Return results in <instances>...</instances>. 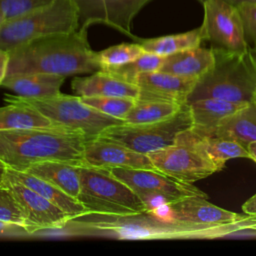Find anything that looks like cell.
Wrapping results in <instances>:
<instances>
[{
	"label": "cell",
	"mask_w": 256,
	"mask_h": 256,
	"mask_svg": "<svg viewBox=\"0 0 256 256\" xmlns=\"http://www.w3.org/2000/svg\"><path fill=\"white\" fill-rule=\"evenodd\" d=\"M244 227L243 220L209 225L161 219L148 212L125 216L86 213L69 219L62 227L43 229L39 234L40 236L92 235L122 240L215 239L225 238L229 233Z\"/></svg>",
	"instance_id": "1"
},
{
	"label": "cell",
	"mask_w": 256,
	"mask_h": 256,
	"mask_svg": "<svg viewBox=\"0 0 256 256\" xmlns=\"http://www.w3.org/2000/svg\"><path fill=\"white\" fill-rule=\"evenodd\" d=\"M101 70L87 41V32L51 36L9 51L8 75L47 73L60 76L94 73Z\"/></svg>",
	"instance_id": "2"
},
{
	"label": "cell",
	"mask_w": 256,
	"mask_h": 256,
	"mask_svg": "<svg viewBox=\"0 0 256 256\" xmlns=\"http://www.w3.org/2000/svg\"><path fill=\"white\" fill-rule=\"evenodd\" d=\"M86 136L65 126L0 129V161L7 169L26 171L33 164L61 160L84 163Z\"/></svg>",
	"instance_id": "3"
},
{
	"label": "cell",
	"mask_w": 256,
	"mask_h": 256,
	"mask_svg": "<svg viewBox=\"0 0 256 256\" xmlns=\"http://www.w3.org/2000/svg\"><path fill=\"white\" fill-rule=\"evenodd\" d=\"M215 62L198 80L187 104L201 98H219L249 104L256 99V45L242 53L213 50Z\"/></svg>",
	"instance_id": "4"
},
{
	"label": "cell",
	"mask_w": 256,
	"mask_h": 256,
	"mask_svg": "<svg viewBox=\"0 0 256 256\" xmlns=\"http://www.w3.org/2000/svg\"><path fill=\"white\" fill-rule=\"evenodd\" d=\"M78 26L75 0H55L47 7L5 21L0 27V48L9 52L42 38L73 33Z\"/></svg>",
	"instance_id": "5"
},
{
	"label": "cell",
	"mask_w": 256,
	"mask_h": 256,
	"mask_svg": "<svg viewBox=\"0 0 256 256\" xmlns=\"http://www.w3.org/2000/svg\"><path fill=\"white\" fill-rule=\"evenodd\" d=\"M78 201L88 213L125 216L146 212L142 200L108 169L80 164Z\"/></svg>",
	"instance_id": "6"
},
{
	"label": "cell",
	"mask_w": 256,
	"mask_h": 256,
	"mask_svg": "<svg viewBox=\"0 0 256 256\" xmlns=\"http://www.w3.org/2000/svg\"><path fill=\"white\" fill-rule=\"evenodd\" d=\"M4 98L29 105L57 125L81 131L87 139L100 136L106 129L124 123V121L105 115L87 105L80 96L59 93L43 98H24L6 94Z\"/></svg>",
	"instance_id": "7"
},
{
	"label": "cell",
	"mask_w": 256,
	"mask_h": 256,
	"mask_svg": "<svg viewBox=\"0 0 256 256\" xmlns=\"http://www.w3.org/2000/svg\"><path fill=\"white\" fill-rule=\"evenodd\" d=\"M115 177L124 182L143 202L146 212L152 213L162 205L190 196L208 198L193 185L165 175L155 169L109 168Z\"/></svg>",
	"instance_id": "8"
},
{
	"label": "cell",
	"mask_w": 256,
	"mask_h": 256,
	"mask_svg": "<svg viewBox=\"0 0 256 256\" xmlns=\"http://www.w3.org/2000/svg\"><path fill=\"white\" fill-rule=\"evenodd\" d=\"M188 104H184L173 117L151 124L132 125L122 123L106 129L100 136L122 144L136 152L146 154L155 152L175 143L177 135L191 127Z\"/></svg>",
	"instance_id": "9"
},
{
	"label": "cell",
	"mask_w": 256,
	"mask_h": 256,
	"mask_svg": "<svg viewBox=\"0 0 256 256\" xmlns=\"http://www.w3.org/2000/svg\"><path fill=\"white\" fill-rule=\"evenodd\" d=\"M203 39L211 49L242 53L249 48L242 18L236 6L224 0H206L203 3Z\"/></svg>",
	"instance_id": "10"
},
{
	"label": "cell",
	"mask_w": 256,
	"mask_h": 256,
	"mask_svg": "<svg viewBox=\"0 0 256 256\" xmlns=\"http://www.w3.org/2000/svg\"><path fill=\"white\" fill-rule=\"evenodd\" d=\"M148 157L157 171L186 183H194L218 172L202 153L186 144L174 143L149 153Z\"/></svg>",
	"instance_id": "11"
},
{
	"label": "cell",
	"mask_w": 256,
	"mask_h": 256,
	"mask_svg": "<svg viewBox=\"0 0 256 256\" xmlns=\"http://www.w3.org/2000/svg\"><path fill=\"white\" fill-rule=\"evenodd\" d=\"M151 0H75L78 7V30L86 31L90 25L102 23L137 40L132 34L136 14Z\"/></svg>",
	"instance_id": "12"
},
{
	"label": "cell",
	"mask_w": 256,
	"mask_h": 256,
	"mask_svg": "<svg viewBox=\"0 0 256 256\" xmlns=\"http://www.w3.org/2000/svg\"><path fill=\"white\" fill-rule=\"evenodd\" d=\"M4 185L21 210L30 235L36 230L62 227L71 219L62 209L26 185L12 180H5Z\"/></svg>",
	"instance_id": "13"
},
{
	"label": "cell",
	"mask_w": 256,
	"mask_h": 256,
	"mask_svg": "<svg viewBox=\"0 0 256 256\" xmlns=\"http://www.w3.org/2000/svg\"><path fill=\"white\" fill-rule=\"evenodd\" d=\"M157 216L166 220H177L194 224L222 225L241 221L247 214H238L210 203L207 198L190 196L162 206Z\"/></svg>",
	"instance_id": "14"
},
{
	"label": "cell",
	"mask_w": 256,
	"mask_h": 256,
	"mask_svg": "<svg viewBox=\"0 0 256 256\" xmlns=\"http://www.w3.org/2000/svg\"><path fill=\"white\" fill-rule=\"evenodd\" d=\"M83 160L84 164L105 169H155L148 155L136 152L122 144L101 137L86 139Z\"/></svg>",
	"instance_id": "15"
},
{
	"label": "cell",
	"mask_w": 256,
	"mask_h": 256,
	"mask_svg": "<svg viewBox=\"0 0 256 256\" xmlns=\"http://www.w3.org/2000/svg\"><path fill=\"white\" fill-rule=\"evenodd\" d=\"M197 82L195 79L154 71L140 74L135 83L139 88L138 99L163 100L184 105Z\"/></svg>",
	"instance_id": "16"
},
{
	"label": "cell",
	"mask_w": 256,
	"mask_h": 256,
	"mask_svg": "<svg viewBox=\"0 0 256 256\" xmlns=\"http://www.w3.org/2000/svg\"><path fill=\"white\" fill-rule=\"evenodd\" d=\"M175 143L186 144L202 153L218 171L222 170L226 162L233 158H249L250 155L246 147L240 143L216 136H209L186 129L180 132Z\"/></svg>",
	"instance_id": "17"
},
{
	"label": "cell",
	"mask_w": 256,
	"mask_h": 256,
	"mask_svg": "<svg viewBox=\"0 0 256 256\" xmlns=\"http://www.w3.org/2000/svg\"><path fill=\"white\" fill-rule=\"evenodd\" d=\"M77 96H114L137 100L139 88L135 83L125 81L106 70H98L86 77H77L71 83Z\"/></svg>",
	"instance_id": "18"
},
{
	"label": "cell",
	"mask_w": 256,
	"mask_h": 256,
	"mask_svg": "<svg viewBox=\"0 0 256 256\" xmlns=\"http://www.w3.org/2000/svg\"><path fill=\"white\" fill-rule=\"evenodd\" d=\"M246 103H235L219 98H201L188 103L191 127L190 129L211 136L221 121L244 108Z\"/></svg>",
	"instance_id": "19"
},
{
	"label": "cell",
	"mask_w": 256,
	"mask_h": 256,
	"mask_svg": "<svg viewBox=\"0 0 256 256\" xmlns=\"http://www.w3.org/2000/svg\"><path fill=\"white\" fill-rule=\"evenodd\" d=\"M214 62L213 50L199 46L165 56L159 71L199 80L211 70Z\"/></svg>",
	"instance_id": "20"
},
{
	"label": "cell",
	"mask_w": 256,
	"mask_h": 256,
	"mask_svg": "<svg viewBox=\"0 0 256 256\" xmlns=\"http://www.w3.org/2000/svg\"><path fill=\"white\" fill-rule=\"evenodd\" d=\"M5 180L20 182L33 189L44 198L62 209L70 218L88 213L84 206L75 198L71 197L52 183L25 171L6 169Z\"/></svg>",
	"instance_id": "21"
},
{
	"label": "cell",
	"mask_w": 256,
	"mask_h": 256,
	"mask_svg": "<svg viewBox=\"0 0 256 256\" xmlns=\"http://www.w3.org/2000/svg\"><path fill=\"white\" fill-rule=\"evenodd\" d=\"M64 79V76L55 74L18 73L6 76L2 86L24 98H43L61 93Z\"/></svg>",
	"instance_id": "22"
},
{
	"label": "cell",
	"mask_w": 256,
	"mask_h": 256,
	"mask_svg": "<svg viewBox=\"0 0 256 256\" xmlns=\"http://www.w3.org/2000/svg\"><path fill=\"white\" fill-rule=\"evenodd\" d=\"M80 164L82 163L49 160L33 164L25 172L31 173L52 183L71 197L77 199L81 187Z\"/></svg>",
	"instance_id": "23"
},
{
	"label": "cell",
	"mask_w": 256,
	"mask_h": 256,
	"mask_svg": "<svg viewBox=\"0 0 256 256\" xmlns=\"http://www.w3.org/2000/svg\"><path fill=\"white\" fill-rule=\"evenodd\" d=\"M211 136L234 140L244 147L256 141V101L224 118Z\"/></svg>",
	"instance_id": "24"
},
{
	"label": "cell",
	"mask_w": 256,
	"mask_h": 256,
	"mask_svg": "<svg viewBox=\"0 0 256 256\" xmlns=\"http://www.w3.org/2000/svg\"><path fill=\"white\" fill-rule=\"evenodd\" d=\"M8 104L0 107V129H29L55 126L54 122L37 109L18 101L4 98Z\"/></svg>",
	"instance_id": "25"
},
{
	"label": "cell",
	"mask_w": 256,
	"mask_h": 256,
	"mask_svg": "<svg viewBox=\"0 0 256 256\" xmlns=\"http://www.w3.org/2000/svg\"><path fill=\"white\" fill-rule=\"evenodd\" d=\"M203 40V31L201 26L179 34L166 35L150 39L137 38V41L140 43L144 51L164 57L176 52L199 47Z\"/></svg>",
	"instance_id": "26"
},
{
	"label": "cell",
	"mask_w": 256,
	"mask_h": 256,
	"mask_svg": "<svg viewBox=\"0 0 256 256\" xmlns=\"http://www.w3.org/2000/svg\"><path fill=\"white\" fill-rule=\"evenodd\" d=\"M183 105L155 99H137L124 119L132 125L151 124L169 119L176 115Z\"/></svg>",
	"instance_id": "27"
},
{
	"label": "cell",
	"mask_w": 256,
	"mask_h": 256,
	"mask_svg": "<svg viewBox=\"0 0 256 256\" xmlns=\"http://www.w3.org/2000/svg\"><path fill=\"white\" fill-rule=\"evenodd\" d=\"M165 57L150 52H144L135 60L119 67L102 69L131 83H135L137 77L142 73L159 71ZM136 84V83H135Z\"/></svg>",
	"instance_id": "28"
},
{
	"label": "cell",
	"mask_w": 256,
	"mask_h": 256,
	"mask_svg": "<svg viewBox=\"0 0 256 256\" xmlns=\"http://www.w3.org/2000/svg\"><path fill=\"white\" fill-rule=\"evenodd\" d=\"M145 51L140 43H121L96 52L101 69H110L127 64L138 58Z\"/></svg>",
	"instance_id": "29"
},
{
	"label": "cell",
	"mask_w": 256,
	"mask_h": 256,
	"mask_svg": "<svg viewBox=\"0 0 256 256\" xmlns=\"http://www.w3.org/2000/svg\"><path fill=\"white\" fill-rule=\"evenodd\" d=\"M81 99L101 113L124 121L128 112L135 103V99L114 96H90Z\"/></svg>",
	"instance_id": "30"
},
{
	"label": "cell",
	"mask_w": 256,
	"mask_h": 256,
	"mask_svg": "<svg viewBox=\"0 0 256 256\" xmlns=\"http://www.w3.org/2000/svg\"><path fill=\"white\" fill-rule=\"evenodd\" d=\"M55 0H0V10L5 21L15 19L49 6Z\"/></svg>",
	"instance_id": "31"
},
{
	"label": "cell",
	"mask_w": 256,
	"mask_h": 256,
	"mask_svg": "<svg viewBox=\"0 0 256 256\" xmlns=\"http://www.w3.org/2000/svg\"><path fill=\"white\" fill-rule=\"evenodd\" d=\"M0 220L18 224L26 228L24 216L19 209L11 191L6 185L0 186Z\"/></svg>",
	"instance_id": "32"
},
{
	"label": "cell",
	"mask_w": 256,
	"mask_h": 256,
	"mask_svg": "<svg viewBox=\"0 0 256 256\" xmlns=\"http://www.w3.org/2000/svg\"><path fill=\"white\" fill-rule=\"evenodd\" d=\"M236 7L242 18L246 38L256 45V4L243 3Z\"/></svg>",
	"instance_id": "33"
},
{
	"label": "cell",
	"mask_w": 256,
	"mask_h": 256,
	"mask_svg": "<svg viewBox=\"0 0 256 256\" xmlns=\"http://www.w3.org/2000/svg\"><path fill=\"white\" fill-rule=\"evenodd\" d=\"M9 65V52L0 48V85L7 76Z\"/></svg>",
	"instance_id": "34"
},
{
	"label": "cell",
	"mask_w": 256,
	"mask_h": 256,
	"mask_svg": "<svg viewBox=\"0 0 256 256\" xmlns=\"http://www.w3.org/2000/svg\"><path fill=\"white\" fill-rule=\"evenodd\" d=\"M242 209L243 212L249 216L256 215V193L242 205Z\"/></svg>",
	"instance_id": "35"
},
{
	"label": "cell",
	"mask_w": 256,
	"mask_h": 256,
	"mask_svg": "<svg viewBox=\"0 0 256 256\" xmlns=\"http://www.w3.org/2000/svg\"><path fill=\"white\" fill-rule=\"evenodd\" d=\"M246 148L250 155V159L253 160L254 162H256V141L249 143Z\"/></svg>",
	"instance_id": "36"
},
{
	"label": "cell",
	"mask_w": 256,
	"mask_h": 256,
	"mask_svg": "<svg viewBox=\"0 0 256 256\" xmlns=\"http://www.w3.org/2000/svg\"><path fill=\"white\" fill-rule=\"evenodd\" d=\"M198 1L203 3L206 0H198ZM224 1L230 3V4L234 5V6H238V5L243 4V3H254V4H256V0H224Z\"/></svg>",
	"instance_id": "37"
},
{
	"label": "cell",
	"mask_w": 256,
	"mask_h": 256,
	"mask_svg": "<svg viewBox=\"0 0 256 256\" xmlns=\"http://www.w3.org/2000/svg\"><path fill=\"white\" fill-rule=\"evenodd\" d=\"M6 166L0 161V186L4 185L5 181V173H6Z\"/></svg>",
	"instance_id": "38"
},
{
	"label": "cell",
	"mask_w": 256,
	"mask_h": 256,
	"mask_svg": "<svg viewBox=\"0 0 256 256\" xmlns=\"http://www.w3.org/2000/svg\"><path fill=\"white\" fill-rule=\"evenodd\" d=\"M245 221H246V223H247V227H250V228H254V229H256V222L251 221V220H248V219H247V217L245 218Z\"/></svg>",
	"instance_id": "39"
},
{
	"label": "cell",
	"mask_w": 256,
	"mask_h": 256,
	"mask_svg": "<svg viewBox=\"0 0 256 256\" xmlns=\"http://www.w3.org/2000/svg\"><path fill=\"white\" fill-rule=\"evenodd\" d=\"M4 22H5V17H4V15H3L2 11L0 10V27L3 25Z\"/></svg>",
	"instance_id": "40"
},
{
	"label": "cell",
	"mask_w": 256,
	"mask_h": 256,
	"mask_svg": "<svg viewBox=\"0 0 256 256\" xmlns=\"http://www.w3.org/2000/svg\"><path fill=\"white\" fill-rule=\"evenodd\" d=\"M247 219L256 222V215H253V216H249V215H248V216H247Z\"/></svg>",
	"instance_id": "41"
},
{
	"label": "cell",
	"mask_w": 256,
	"mask_h": 256,
	"mask_svg": "<svg viewBox=\"0 0 256 256\" xmlns=\"http://www.w3.org/2000/svg\"><path fill=\"white\" fill-rule=\"evenodd\" d=\"M255 101H256V99H255ZM253 102H254V101H253Z\"/></svg>",
	"instance_id": "42"
}]
</instances>
